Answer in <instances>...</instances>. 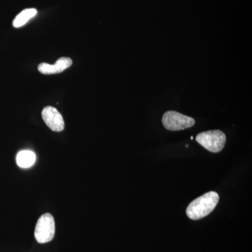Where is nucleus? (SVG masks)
I'll return each instance as SVG.
<instances>
[{
  "mask_svg": "<svg viewBox=\"0 0 252 252\" xmlns=\"http://www.w3.org/2000/svg\"><path fill=\"white\" fill-rule=\"evenodd\" d=\"M220 200L218 193L210 191L193 200L187 209V215L192 220H201L215 210Z\"/></svg>",
  "mask_w": 252,
  "mask_h": 252,
  "instance_id": "nucleus-1",
  "label": "nucleus"
},
{
  "mask_svg": "<svg viewBox=\"0 0 252 252\" xmlns=\"http://www.w3.org/2000/svg\"><path fill=\"white\" fill-rule=\"evenodd\" d=\"M195 140L209 152L218 153L224 147L226 137L220 130H209L199 133Z\"/></svg>",
  "mask_w": 252,
  "mask_h": 252,
  "instance_id": "nucleus-2",
  "label": "nucleus"
},
{
  "mask_svg": "<svg viewBox=\"0 0 252 252\" xmlns=\"http://www.w3.org/2000/svg\"><path fill=\"white\" fill-rule=\"evenodd\" d=\"M56 224L54 217L45 213L39 217L34 229V237L39 243H49L54 238Z\"/></svg>",
  "mask_w": 252,
  "mask_h": 252,
  "instance_id": "nucleus-3",
  "label": "nucleus"
},
{
  "mask_svg": "<svg viewBox=\"0 0 252 252\" xmlns=\"http://www.w3.org/2000/svg\"><path fill=\"white\" fill-rule=\"evenodd\" d=\"M162 123L167 130L179 131L191 127L195 125V122L193 118L175 111H168L164 114Z\"/></svg>",
  "mask_w": 252,
  "mask_h": 252,
  "instance_id": "nucleus-4",
  "label": "nucleus"
},
{
  "mask_svg": "<svg viewBox=\"0 0 252 252\" xmlns=\"http://www.w3.org/2000/svg\"><path fill=\"white\" fill-rule=\"evenodd\" d=\"M42 119L46 126L55 132H61L64 130V122L62 114L58 109L51 106H48L43 109Z\"/></svg>",
  "mask_w": 252,
  "mask_h": 252,
  "instance_id": "nucleus-5",
  "label": "nucleus"
},
{
  "mask_svg": "<svg viewBox=\"0 0 252 252\" xmlns=\"http://www.w3.org/2000/svg\"><path fill=\"white\" fill-rule=\"evenodd\" d=\"M72 64V59L63 57L58 60L54 64L41 63L38 66V70L43 74H54L61 73L67 69Z\"/></svg>",
  "mask_w": 252,
  "mask_h": 252,
  "instance_id": "nucleus-6",
  "label": "nucleus"
},
{
  "mask_svg": "<svg viewBox=\"0 0 252 252\" xmlns=\"http://www.w3.org/2000/svg\"><path fill=\"white\" fill-rule=\"evenodd\" d=\"M35 160V154L29 150L21 151L17 154V157H16L17 165L22 168H28L32 166Z\"/></svg>",
  "mask_w": 252,
  "mask_h": 252,
  "instance_id": "nucleus-7",
  "label": "nucleus"
},
{
  "mask_svg": "<svg viewBox=\"0 0 252 252\" xmlns=\"http://www.w3.org/2000/svg\"><path fill=\"white\" fill-rule=\"evenodd\" d=\"M36 14H37V11L35 9H26L23 10L15 18L14 22H13V26L16 28L22 27L31 18L34 17Z\"/></svg>",
  "mask_w": 252,
  "mask_h": 252,
  "instance_id": "nucleus-8",
  "label": "nucleus"
}]
</instances>
